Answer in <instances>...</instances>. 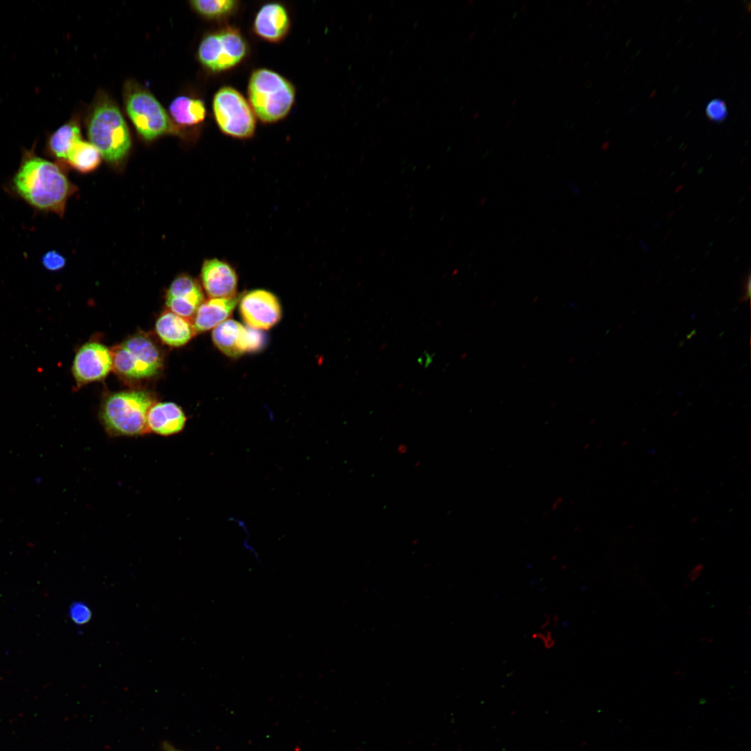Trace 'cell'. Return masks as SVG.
Returning a JSON list of instances; mask_svg holds the SVG:
<instances>
[{
    "label": "cell",
    "instance_id": "obj_1",
    "mask_svg": "<svg viewBox=\"0 0 751 751\" xmlns=\"http://www.w3.org/2000/svg\"><path fill=\"white\" fill-rule=\"evenodd\" d=\"M15 193L35 209L63 217L68 199L77 187L68 179L61 164L25 151L11 181Z\"/></svg>",
    "mask_w": 751,
    "mask_h": 751
},
{
    "label": "cell",
    "instance_id": "obj_10",
    "mask_svg": "<svg viewBox=\"0 0 751 751\" xmlns=\"http://www.w3.org/2000/svg\"><path fill=\"white\" fill-rule=\"evenodd\" d=\"M239 302L240 314L249 328L259 330H268L276 325L282 317L280 302L268 291H250L241 296Z\"/></svg>",
    "mask_w": 751,
    "mask_h": 751
},
{
    "label": "cell",
    "instance_id": "obj_9",
    "mask_svg": "<svg viewBox=\"0 0 751 751\" xmlns=\"http://www.w3.org/2000/svg\"><path fill=\"white\" fill-rule=\"evenodd\" d=\"M212 340L225 355L237 357L246 353L260 350L266 339L261 330L227 319L213 328Z\"/></svg>",
    "mask_w": 751,
    "mask_h": 751
},
{
    "label": "cell",
    "instance_id": "obj_2",
    "mask_svg": "<svg viewBox=\"0 0 751 751\" xmlns=\"http://www.w3.org/2000/svg\"><path fill=\"white\" fill-rule=\"evenodd\" d=\"M91 143L107 161L117 163L131 147L127 123L115 103L105 94L97 95L87 122Z\"/></svg>",
    "mask_w": 751,
    "mask_h": 751
},
{
    "label": "cell",
    "instance_id": "obj_11",
    "mask_svg": "<svg viewBox=\"0 0 751 751\" xmlns=\"http://www.w3.org/2000/svg\"><path fill=\"white\" fill-rule=\"evenodd\" d=\"M113 369L111 351L97 342H88L76 352L72 366L77 386L103 380Z\"/></svg>",
    "mask_w": 751,
    "mask_h": 751
},
{
    "label": "cell",
    "instance_id": "obj_20",
    "mask_svg": "<svg viewBox=\"0 0 751 751\" xmlns=\"http://www.w3.org/2000/svg\"><path fill=\"white\" fill-rule=\"evenodd\" d=\"M65 161L78 172L88 173L99 165L102 155L91 143L81 140L72 147Z\"/></svg>",
    "mask_w": 751,
    "mask_h": 751
},
{
    "label": "cell",
    "instance_id": "obj_16",
    "mask_svg": "<svg viewBox=\"0 0 751 751\" xmlns=\"http://www.w3.org/2000/svg\"><path fill=\"white\" fill-rule=\"evenodd\" d=\"M241 294L230 298H209L197 309L193 321L195 333L215 328L228 319L241 298Z\"/></svg>",
    "mask_w": 751,
    "mask_h": 751
},
{
    "label": "cell",
    "instance_id": "obj_23",
    "mask_svg": "<svg viewBox=\"0 0 751 751\" xmlns=\"http://www.w3.org/2000/svg\"><path fill=\"white\" fill-rule=\"evenodd\" d=\"M69 615L74 623L77 625H83L90 620L92 611L85 603L75 601L70 606Z\"/></svg>",
    "mask_w": 751,
    "mask_h": 751
},
{
    "label": "cell",
    "instance_id": "obj_22",
    "mask_svg": "<svg viewBox=\"0 0 751 751\" xmlns=\"http://www.w3.org/2000/svg\"><path fill=\"white\" fill-rule=\"evenodd\" d=\"M705 112L708 119L714 122H722L728 115L725 102L719 98L710 100L706 105Z\"/></svg>",
    "mask_w": 751,
    "mask_h": 751
},
{
    "label": "cell",
    "instance_id": "obj_7",
    "mask_svg": "<svg viewBox=\"0 0 751 751\" xmlns=\"http://www.w3.org/2000/svg\"><path fill=\"white\" fill-rule=\"evenodd\" d=\"M216 124L225 134L240 139L252 137L255 131V115L245 97L235 88L224 86L213 99Z\"/></svg>",
    "mask_w": 751,
    "mask_h": 751
},
{
    "label": "cell",
    "instance_id": "obj_18",
    "mask_svg": "<svg viewBox=\"0 0 751 751\" xmlns=\"http://www.w3.org/2000/svg\"><path fill=\"white\" fill-rule=\"evenodd\" d=\"M81 140L79 122L72 119L50 135L46 150L51 156L65 161L72 147Z\"/></svg>",
    "mask_w": 751,
    "mask_h": 751
},
{
    "label": "cell",
    "instance_id": "obj_6",
    "mask_svg": "<svg viewBox=\"0 0 751 751\" xmlns=\"http://www.w3.org/2000/svg\"><path fill=\"white\" fill-rule=\"evenodd\" d=\"M113 369L127 379L138 380L157 374L163 366L161 353L147 337L133 336L111 351Z\"/></svg>",
    "mask_w": 751,
    "mask_h": 751
},
{
    "label": "cell",
    "instance_id": "obj_17",
    "mask_svg": "<svg viewBox=\"0 0 751 751\" xmlns=\"http://www.w3.org/2000/svg\"><path fill=\"white\" fill-rule=\"evenodd\" d=\"M156 332L163 343L175 347L185 345L195 334L188 318L172 312H164L157 319Z\"/></svg>",
    "mask_w": 751,
    "mask_h": 751
},
{
    "label": "cell",
    "instance_id": "obj_19",
    "mask_svg": "<svg viewBox=\"0 0 751 751\" xmlns=\"http://www.w3.org/2000/svg\"><path fill=\"white\" fill-rule=\"evenodd\" d=\"M174 121L180 125L194 126L202 122L206 117L203 102L186 96L175 98L169 106Z\"/></svg>",
    "mask_w": 751,
    "mask_h": 751
},
{
    "label": "cell",
    "instance_id": "obj_3",
    "mask_svg": "<svg viewBox=\"0 0 751 751\" xmlns=\"http://www.w3.org/2000/svg\"><path fill=\"white\" fill-rule=\"evenodd\" d=\"M154 399L146 391H120L102 403L100 419L111 437H138L149 433L147 413Z\"/></svg>",
    "mask_w": 751,
    "mask_h": 751
},
{
    "label": "cell",
    "instance_id": "obj_13",
    "mask_svg": "<svg viewBox=\"0 0 751 751\" xmlns=\"http://www.w3.org/2000/svg\"><path fill=\"white\" fill-rule=\"evenodd\" d=\"M204 302L200 284L192 277L181 275L170 284L166 293V305L172 312L188 318L195 314Z\"/></svg>",
    "mask_w": 751,
    "mask_h": 751
},
{
    "label": "cell",
    "instance_id": "obj_24",
    "mask_svg": "<svg viewBox=\"0 0 751 751\" xmlns=\"http://www.w3.org/2000/svg\"><path fill=\"white\" fill-rule=\"evenodd\" d=\"M43 267L49 271L61 270L66 264L65 258L56 250L47 252L41 258Z\"/></svg>",
    "mask_w": 751,
    "mask_h": 751
},
{
    "label": "cell",
    "instance_id": "obj_15",
    "mask_svg": "<svg viewBox=\"0 0 751 751\" xmlns=\"http://www.w3.org/2000/svg\"><path fill=\"white\" fill-rule=\"evenodd\" d=\"M186 417L182 409L171 402L154 403L148 411L147 425L149 433L170 436L182 431Z\"/></svg>",
    "mask_w": 751,
    "mask_h": 751
},
{
    "label": "cell",
    "instance_id": "obj_8",
    "mask_svg": "<svg viewBox=\"0 0 751 751\" xmlns=\"http://www.w3.org/2000/svg\"><path fill=\"white\" fill-rule=\"evenodd\" d=\"M247 52L248 46L240 31L226 27L207 35L199 45L197 56L204 67L220 72L236 66Z\"/></svg>",
    "mask_w": 751,
    "mask_h": 751
},
{
    "label": "cell",
    "instance_id": "obj_4",
    "mask_svg": "<svg viewBox=\"0 0 751 751\" xmlns=\"http://www.w3.org/2000/svg\"><path fill=\"white\" fill-rule=\"evenodd\" d=\"M248 95L255 115L264 123H273L289 114L295 102L296 90L281 74L260 68L250 77Z\"/></svg>",
    "mask_w": 751,
    "mask_h": 751
},
{
    "label": "cell",
    "instance_id": "obj_12",
    "mask_svg": "<svg viewBox=\"0 0 751 751\" xmlns=\"http://www.w3.org/2000/svg\"><path fill=\"white\" fill-rule=\"evenodd\" d=\"M202 284L210 298H230L236 295L238 276L227 261L217 258L206 259L201 268Z\"/></svg>",
    "mask_w": 751,
    "mask_h": 751
},
{
    "label": "cell",
    "instance_id": "obj_5",
    "mask_svg": "<svg viewBox=\"0 0 751 751\" xmlns=\"http://www.w3.org/2000/svg\"><path fill=\"white\" fill-rule=\"evenodd\" d=\"M124 102L127 115L144 139L152 140L164 134L181 133L154 95L136 83L125 84Z\"/></svg>",
    "mask_w": 751,
    "mask_h": 751
},
{
    "label": "cell",
    "instance_id": "obj_21",
    "mask_svg": "<svg viewBox=\"0 0 751 751\" xmlns=\"http://www.w3.org/2000/svg\"><path fill=\"white\" fill-rule=\"evenodd\" d=\"M190 3L197 13L210 19L227 17L239 6V2L234 0H194Z\"/></svg>",
    "mask_w": 751,
    "mask_h": 751
},
{
    "label": "cell",
    "instance_id": "obj_14",
    "mask_svg": "<svg viewBox=\"0 0 751 751\" xmlns=\"http://www.w3.org/2000/svg\"><path fill=\"white\" fill-rule=\"evenodd\" d=\"M291 22L285 7L279 3H268L257 11L253 30L259 37L270 42H279L287 35Z\"/></svg>",
    "mask_w": 751,
    "mask_h": 751
},
{
    "label": "cell",
    "instance_id": "obj_25",
    "mask_svg": "<svg viewBox=\"0 0 751 751\" xmlns=\"http://www.w3.org/2000/svg\"><path fill=\"white\" fill-rule=\"evenodd\" d=\"M163 748H164V751H181V750H179L177 749H176L175 748H174L171 745L168 744V743H165L163 745Z\"/></svg>",
    "mask_w": 751,
    "mask_h": 751
}]
</instances>
